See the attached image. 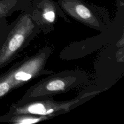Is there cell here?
I'll return each mask as SVG.
<instances>
[{
	"mask_svg": "<svg viewBox=\"0 0 124 124\" xmlns=\"http://www.w3.org/2000/svg\"><path fill=\"white\" fill-rule=\"evenodd\" d=\"M52 119L49 116H36L29 114H15L4 115L0 117V122L13 124H31Z\"/></svg>",
	"mask_w": 124,
	"mask_h": 124,
	"instance_id": "cell-7",
	"label": "cell"
},
{
	"mask_svg": "<svg viewBox=\"0 0 124 124\" xmlns=\"http://www.w3.org/2000/svg\"><path fill=\"white\" fill-rule=\"evenodd\" d=\"M30 13L32 19L39 27L41 31L46 33L53 30L58 18L67 20L64 11L58 3L52 0L36 1L30 6Z\"/></svg>",
	"mask_w": 124,
	"mask_h": 124,
	"instance_id": "cell-6",
	"label": "cell"
},
{
	"mask_svg": "<svg viewBox=\"0 0 124 124\" xmlns=\"http://www.w3.org/2000/svg\"><path fill=\"white\" fill-rule=\"evenodd\" d=\"M58 4L65 14L88 27L102 32L108 27L109 21L105 12L82 0H59Z\"/></svg>",
	"mask_w": 124,
	"mask_h": 124,
	"instance_id": "cell-5",
	"label": "cell"
},
{
	"mask_svg": "<svg viewBox=\"0 0 124 124\" xmlns=\"http://www.w3.org/2000/svg\"><path fill=\"white\" fill-rule=\"evenodd\" d=\"M52 53V47L46 46L33 55L17 62L0 75V99L42 75L54 73L46 69Z\"/></svg>",
	"mask_w": 124,
	"mask_h": 124,
	"instance_id": "cell-1",
	"label": "cell"
},
{
	"mask_svg": "<svg viewBox=\"0 0 124 124\" xmlns=\"http://www.w3.org/2000/svg\"><path fill=\"white\" fill-rule=\"evenodd\" d=\"M7 25V24H6V23H4V22L1 23V24H0V31H1V30H3V29H4V28L6 27Z\"/></svg>",
	"mask_w": 124,
	"mask_h": 124,
	"instance_id": "cell-10",
	"label": "cell"
},
{
	"mask_svg": "<svg viewBox=\"0 0 124 124\" xmlns=\"http://www.w3.org/2000/svg\"><path fill=\"white\" fill-rule=\"evenodd\" d=\"M39 32V27L31 16L30 6L22 10L16 19L8 25L0 43V69L16 58Z\"/></svg>",
	"mask_w": 124,
	"mask_h": 124,
	"instance_id": "cell-2",
	"label": "cell"
},
{
	"mask_svg": "<svg viewBox=\"0 0 124 124\" xmlns=\"http://www.w3.org/2000/svg\"><path fill=\"white\" fill-rule=\"evenodd\" d=\"M7 27H8V25H7V26H6V27L3 29V30H1V31H0V43H1V41H2V39H3L4 36V35H5V33H6V31H7Z\"/></svg>",
	"mask_w": 124,
	"mask_h": 124,
	"instance_id": "cell-9",
	"label": "cell"
},
{
	"mask_svg": "<svg viewBox=\"0 0 124 124\" xmlns=\"http://www.w3.org/2000/svg\"><path fill=\"white\" fill-rule=\"evenodd\" d=\"M89 81L88 75L82 70H67L48 75L27 90L17 103L53 97L83 85Z\"/></svg>",
	"mask_w": 124,
	"mask_h": 124,
	"instance_id": "cell-3",
	"label": "cell"
},
{
	"mask_svg": "<svg viewBox=\"0 0 124 124\" xmlns=\"http://www.w3.org/2000/svg\"><path fill=\"white\" fill-rule=\"evenodd\" d=\"M29 6L23 5L19 0H0V24L14 12L25 9Z\"/></svg>",
	"mask_w": 124,
	"mask_h": 124,
	"instance_id": "cell-8",
	"label": "cell"
},
{
	"mask_svg": "<svg viewBox=\"0 0 124 124\" xmlns=\"http://www.w3.org/2000/svg\"><path fill=\"white\" fill-rule=\"evenodd\" d=\"M100 93V91L87 92L76 98L66 101H56L53 97L29 101L23 103H15L10 108L6 115L15 114H29L36 116H55L67 113L79 106L90 98Z\"/></svg>",
	"mask_w": 124,
	"mask_h": 124,
	"instance_id": "cell-4",
	"label": "cell"
}]
</instances>
